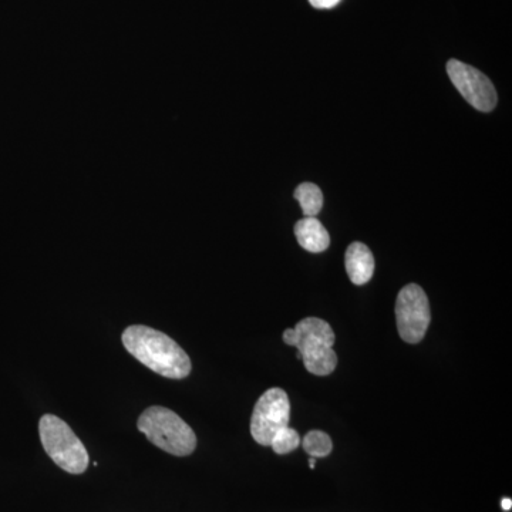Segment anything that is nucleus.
<instances>
[{
  "label": "nucleus",
  "instance_id": "obj_9",
  "mask_svg": "<svg viewBox=\"0 0 512 512\" xmlns=\"http://www.w3.org/2000/svg\"><path fill=\"white\" fill-rule=\"evenodd\" d=\"M295 235L305 251L319 254L329 248V232L316 217H305L296 222Z\"/></svg>",
  "mask_w": 512,
  "mask_h": 512
},
{
  "label": "nucleus",
  "instance_id": "obj_13",
  "mask_svg": "<svg viewBox=\"0 0 512 512\" xmlns=\"http://www.w3.org/2000/svg\"><path fill=\"white\" fill-rule=\"evenodd\" d=\"M340 0H309V3L316 9H332L335 8Z\"/></svg>",
  "mask_w": 512,
  "mask_h": 512
},
{
  "label": "nucleus",
  "instance_id": "obj_5",
  "mask_svg": "<svg viewBox=\"0 0 512 512\" xmlns=\"http://www.w3.org/2000/svg\"><path fill=\"white\" fill-rule=\"evenodd\" d=\"M396 320L400 338L417 345L426 336L431 322L430 303L421 286H404L397 296Z\"/></svg>",
  "mask_w": 512,
  "mask_h": 512
},
{
  "label": "nucleus",
  "instance_id": "obj_15",
  "mask_svg": "<svg viewBox=\"0 0 512 512\" xmlns=\"http://www.w3.org/2000/svg\"><path fill=\"white\" fill-rule=\"evenodd\" d=\"M309 466H311L312 470L316 466V458L311 457V460H309Z\"/></svg>",
  "mask_w": 512,
  "mask_h": 512
},
{
  "label": "nucleus",
  "instance_id": "obj_1",
  "mask_svg": "<svg viewBox=\"0 0 512 512\" xmlns=\"http://www.w3.org/2000/svg\"><path fill=\"white\" fill-rule=\"evenodd\" d=\"M124 348L141 365L167 379H185L191 373V359L170 336L144 325L128 326L121 336Z\"/></svg>",
  "mask_w": 512,
  "mask_h": 512
},
{
  "label": "nucleus",
  "instance_id": "obj_11",
  "mask_svg": "<svg viewBox=\"0 0 512 512\" xmlns=\"http://www.w3.org/2000/svg\"><path fill=\"white\" fill-rule=\"evenodd\" d=\"M302 446L309 456L322 458L328 457L332 453L333 443L328 434L323 433V431L313 430L303 437Z\"/></svg>",
  "mask_w": 512,
  "mask_h": 512
},
{
  "label": "nucleus",
  "instance_id": "obj_3",
  "mask_svg": "<svg viewBox=\"0 0 512 512\" xmlns=\"http://www.w3.org/2000/svg\"><path fill=\"white\" fill-rule=\"evenodd\" d=\"M137 427L151 444L173 456H190L197 447L194 430L177 413L165 407H148L138 419Z\"/></svg>",
  "mask_w": 512,
  "mask_h": 512
},
{
  "label": "nucleus",
  "instance_id": "obj_2",
  "mask_svg": "<svg viewBox=\"0 0 512 512\" xmlns=\"http://www.w3.org/2000/svg\"><path fill=\"white\" fill-rule=\"evenodd\" d=\"M284 342L298 348V359L303 360L312 375L328 376L338 365V356L333 350L335 332L323 319H302L295 328L285 330Z\"/></svg>",
  "mask_w": 512,
  "mask_h": 512
},
{
  "label": "nucleus",
  "instance_id": "obj_12",
  "mask_svg": "<svg viewBox=\"0 0 512 512\" xmlns=\"http://www.w3.org/2000/svg\"><path fill=\"white\" fill-rule=\"evenodd\" d=\"M299 446H301V437H299L298 431L291 429L289 426L276 431L271 444H269V447H272V450L279 456L289 454Z\"/></svg>",
  "mask_w": 512,
  "mask_h": 512
},
{
  "label": "nucleus",
  "instance_id": "obj_8",
  "mask_svg": "<svg viewBox=\"0 0 512 512\" xmlns=\"http://www.w3.org/2000/svg\"><path fill=\"white\" fill-rule=\"evenodd\" d=\"M346 272L355 285H365L373 278L375 258L372 251L362 242H353L345 255Z\"/></svg>",
  "mask_w": 512,
  "mask_h": 512
},
{
  "label": "nucleus",
  "instance_id": "obj_6",
  "mask_svg": "<svg viewBox=\"0 0 512 512\" xmlns=\"http://www.w3.org/2000/svg\"><path fill=\"white\" fill-rule=\"evenodd\" d=\"M291 403L285 390L274 387L262 394L255 404L251 419V434L256 443L268 447L276 431L289 426Z\"/></svg>",
  "mask_w": 512,
  "mask_h": 512
},
{
  "label": "nucleus",
  "instance_id": "obj_14",
  "mask_svg": "<svg viewBox=\"0 0 512 512\" xmlns=\"http://www.w3.org/2000/svg\"><path fill=\"white\" fill-rule=\"evenodd\" d=\"M501 507H503L504 511H510L512 508V501L510 498H504L503 503H501Z\"/></svg>",
  "mask_w": 512,
  "mask_h": 512
},
{
  "label": "nucleus",
  "instance_id": "obj_7",
  "mask_svg": "<svg viewBox=\"0 0 512 512\" xmlns=\"http://www.w3.org/2000/svg\"><path fill=\"white\" fill-rule=\"evenodd\" d=\"M447 74L451 82L464 97L477 110L490 113L497 106L498 96L491 80L477 70L476 67L451 59L447 63Z\"/></svg>",
  "mask_w": 512,
  "mask_h": 512
},
{
  "label": "nucleus",
  "instance_id": "obj_10",
  "mask_svg": "<svg viewBox=\"0 0 512 512\" xmlns=\"http://www.w3.org/2000/svg\"><path fill=\"white\" fill-rule=\"evenodd\" d=\"M295 198L301 204L305 217H316L323 207V194L316 184L303 183L295 190Z\"/></svg>",
  "mask_w": 512,
  "mask_h": 512
},
{
  "label": "nucleus",
  "instance_id": "obj_4",
  "mask_svg": "<svg viewBox=\"0 0 512 512\" xmlns=\"http://www.w3.org/2000/svg\"><path fill=\"white\" fill-rule=\"evenodd\" d=\"M39 434L47 456L70 474H83L89 467V453L66 421L45 414L39 421Z\"/></svg>",
  "mask_w": 512,
  "mask_h": 512
}]
</instances>
